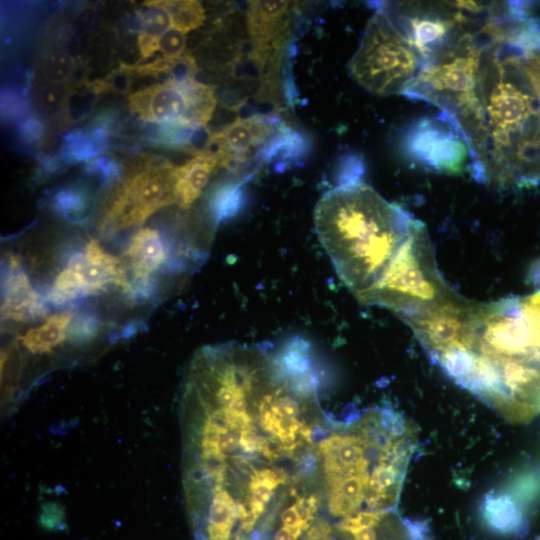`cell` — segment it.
Masks as SVG:
<instances>
[{
    "label": "cell",
    "instance_id": "6da1fadb",
    "mask_svg": "<svg viewBox=\"0 0 540 540\" xmlns=\"http://www.w3.org/2000/svg\"><path fill=\"white\" fill-rule=\"evenodd\" d=\"M415 220L359 178L325 192L314 210L318 239L357 298L378 281Z\"/></svg>",
    "mask_w": 540,
    "mask_h": 540
},
{
    "label": "cell",
    "instance_id": "7a4b0ae2",
    "mask_svg": "<svg viewBox=\"0 0 540 540\" xmlns=\"http://www.w3.org/2000/svg\"><path fill=\"white\" fill-rule=\"evenodd\" d=\"M455 294L437 267L424 223L416 219L378 281L358 300L389 309L405 322L434 309Z\"/></svg>",
    "mask_w": 540,
    "mask_h": 540
},
{
    "label": "cell",
    "instance_id": "3957f363",
    "mask_svg": "<svg viewBox=\"0 0 540 540\" xmlns=\"http://www.w3.org/2000/svg\"><path fill=\"white\" fill-rule=\"evenodd\" d=\"M422 65L410 40L380 9L369 19L348 68L366 90L386 96L403 94Z\"/></svg>",
    "mask_w": 540,
    "mask_h": 540
},
{
    "label": "cell",
    "instance_id": "277c9868",
    "mask_svg": "<svg viewBox=\"0 0 540 540\" xmlns=\"http://www.w3.org/2000/svg\"><path fill=\"white\" fill-rule=\"evenodd\" d=\"M403 147L407 156L424 168L456 174L467 166L474 177L477 175L478 158L470 139L459 122L444 111L410 126Z\"/></svg>",
    "mask_w": 540,
    "mask_h": 540
},
{
    "label": "cell",
    "instance_id": "5b68a950",
    "mask_svg": "<svg viewBox=\"0 0 540 540\" xmlns=\"http://www.w3.org/2000/svg\"><path fill=\"white\" fill-rule=\"evenodd\" d=\"M128 105L140 120L153 124L184 122L205 127L216 106L214 88L195 78L166 79L129 95Z\"/></svg>",
    "mask_w": 540,
    "mask_h": 540
},
{
    "label": "cell",
    "instance_id": "8992f818",
    "mask_svg": "<svg viewBox=\"0 0 540 540\" xmlns=\"http://www.w3.org/2000/svg\"><path fill=\"white\" fill-rule=\"evenodd\" d=\"M174 170L175 166L163 161L134 174L110 207L107 225L114 230L137 226L161 208L176 204Z\"/></svg>",
    "mask_w": 540,
    "mask_h": 540
},
{
    "label": "cell",
    "instance_id": "52a82bcc",
    "mask_svg": "<svg viewBox=\"0 0 540 540\" xmlns=\"http://www.w3.org/2000/svg\"><path fill=\"white\" fill-rule=\"evenodd\" d=\"M284 129L269 116L238 118L210 133L205 151L216 156L221 166L244 162L256 148L265 147Z\"/></svg>",
    "mask_w": 540,
    "mask_h": 540
},
{
    "label": "cell",
    "instance_id": "ba28073f",
    "mask_svg": "<svg viewBox=\"0 0 540 540\" xmlns=\"http://www.w3.org/2000/svg\"><path fill=\"white\" fill-rule=\"evenodd\" d=\"M460 12L451 14L417 10L403 17L407 29L401 31L410 40L423 64L435 60L455 46L449 44L463 21Z\"/></svg>",
    "mask_w": 540,
    "mask_h": 540
},
{
    "label": "cell",
    "instance_id": "9c48e42d",
    "mask_svg": "<svg viewBox=\"0 0 540 540\" xmlns=\"http://www.w3.org/2000/svg\"><path fill=\"white\" fill-rule=\"evenodd\" d=\"M67 266L81 274L87 295L97 294L111 284L127 291L131 285L122 262L104 251L96 240L86 245L85 252L73 255Z\"/></svg>",
    "mask_w": 540,
    "mask_h": 540
},
{
    "label": "cell",
    "instance_id": "30bf717a",
    "mask_svg": "<svg viewBox=\"0 0 540 540\" xmlns=\"http://www.w3.org/2000/svg\"><path fill=\"white\" fill-rule=\"evenodd\" d=\"M289 1H250L246 13L247 31L257 60H266L270 42L285 28Z\"/></svg>",
    "mask_w": 540,
    "mask_h": 540
},
{
    "label": "cell",
    "instance_id": "8fae6325",
    "mask_svg": "<svg viewBox=\"0 0 540 540\" xmlns=\"http://www.w3.org/2000/svg\"><path fill=\"white\" fill-rule=\"evenodd\" d=\"M44 305L32 287L19 260L12 257L4 282L2 316L15 321H31L44 315Z\"/></svg>",
    "mask_w": 540,
    "mask_h": 540
},
{
    "label": "cell",
    "instance_id": "7c38bea8",
    "mask_svg": "<svg viewBox=\"0 0 540 540\" xmlns=\"http://www.w3.org/2000/svg\"><path fill=\"white\" fill-rule=\"evenodd\" d=\"M218 166H221L218 158L203 151L183 165L175 167L176 204L188 209L202 194Z\"/></svg>",
    "mask_w": 540,
    "mask_h": 540
},
{
    "label": "cell",
    "instance_id": "4fadbf2b",
    "mask_svg": "<svg viewBox=\"0 0 540 540\" xmlns=\"http://www.w3.org/2000/svg\"><path fill=\"white\" fill-rule=\"evenodd\" d=\"M134 281L151 278L167 260V251L159 232L144 228L138 231L125 252Z\"/></svg>",
    "mask_w": 540,
    "mask_h": 540
},
{
    "label": "cell",
    "instance_id": "5bb4252c",
    "mask_svg": "<svg viewBox=\"0 0 540 540\" xmlns=\"http://www.w3.org/2000/svg\"><path fill=\"white\" fill-rule=\"evenodd\" d=\"M143 5L146 9L140 13L138 47L141 57L147 59L157 51L159 38L174 26V22L165 0L146 1Z\"/></svg>",
    "mask_w": 540,
    "mask_h": 540
},
{
    "label": "cell",
    "instance_id": "9a60e30c",
    "mask_svg": "<svg viewBox=\"0 0 540 540\" xmlns=\"http://www.w3.org/2000/svg\"><path fill=\"white\" fill-rule=\"evenodd\" d=\"M71 313L54 314L38 327L28 330L20 336L22 345L30 353L41 355L52 351L68 336Z\"/></svg>",
    "mask_w": 540,
    "mask_h": 540
},
{
    "label": "cell",
    "instance_id": "2e32d148",
    "mask_svg": "<svg viewBox=\"0 0 540 540\" xmlns=\"http://www.w3.org/2000/svg\"><path fill=\"white\" fill-rule=\"evenodd\" d=\"M242 182H225L213 189L209 210L215 226L236 215L244 203Z\"/></svg>",
    "mask_w": 540,
    "mask_h": 540
},
{
    "label": "cell",
    "instance_id": "e0dca14e",
    "mask_svg": "<svg viewBox=\"0 0 540 540\" xmlns=\"http://www.w3.org/2000/svg\"><path fill=\"white\" fill-rule=\"evenodd\" d=\"M107 142V131L103 126L90 133L74 132L66 137L64 156L73 161L97 157L105 149Z\"/></svg>",
    "mask_w": 540,
    "mask_h": 540
},
{
    "label": "cell",
    "instance_id": "ac0fdd59",
    "mask_svg": "<svg viewBox=\"0 0 540 540\" xmlns=\"http://www.w3.org/2000/svg\"><path fill=\"white\" fill-rule=\"evenodd\" d=\"M100 93L94 81L71 87L59 116L61 124L66 127L85 118L92 111Z\"/></svg>",
    "mask_w": 540,
    "mask_h": 540
},
{
    "label": "cell",
    "instance_id": "d6986e66",
    "mask_svg": "<svg viewBox=\"0 0 540 540\" xmlns=\"http://www.w3.org/2000/svg\"><path fill=\"white\" fill-rule=\"evenodd\" d=\"M83 296L87 294L81 274L67 266L55 279L48 300L53 305L61 306Z\"/></svg>",
    "mask_w": 540,
    "mask_h": 540
},
{
    "label": "cell",
    "instance_id": "ffe728a7",
    "mask_svg": "<svg viewBox=\"0 0 540 540\" xmlns=\"http://www.w3.org/2000/svg\"><path fill=\"white\" fill-rule=\"evenodd\" d=\"M54 209L69 220H79L84 217L89 207V195L79 187L60 189L53 197Z\"/></svg>",
    "mask_w": 540,
    "mask_h": 540
},
{
    "label": "cell",
    "instance_id": "44dd1931",
    "mask_svg": "<svg viewBox=\"0 0 540 540\" xmlns=\"http://www.w3.org/2000/svg\"><path fill=\"white\" fill-rule=\"evenodd\" d=\"M68 83H47L37 92L36 106L39 113L47 118L59 117L70 92Z\"/></svg>",
    "mask_w": 540,
    "mask_h": 540
},
{
    "label": "cell",
    "instance_id": "7402d4cb",
    "mask_svg": "<svg viewBox=\"0 0 540 540\" xmlns=\"http://www.w3.org/2000/svg\"><path fill=\"white\" fill-rule=\"evenodd\" d=\"M165 4L173 16L174 26L185 32L201 26L205 20V11L200 1H167Z\"/></svg>",
    "mask_w": 540,
    "mask_h": 540
},
{
    "label": "cell",
    "instance_id": "603a6c76",
    "mask_svg": "<svg viewBox=\"0 0 540 540\" xmlns=\"http://www.w3.org/2000/svg\"><path fill=\"white\" fill-rule=\"evenodd\" d=\"M486 519L501 532L518 531L523 526L520 513L504 498L486 504Z\"/></svg>",
    "mask_w": 540,
    "mask_h": 540
},
{
    "label": "cell",
    "instance_id": "cb8c5ba5",
    "mask_svg": "<svg viewBox=\"0 0 540 540\" xmlns=\"http://www.w3.org/2000/svg\"><path fill=\"white\" fill-rule=\"evenodd\" d=\"M75 69V60L62 51L53 52L43 64V75L48 83H67Z\"/></svg>",
    "mask_w": 540,
    "mask_h": 540
},
{
    "label": "cell",
    "instance_id": "d4e9b609",
    "mask_svg": "<svg viewBox=\"0 0 540 540\" xmlns=\"http://www.w3.org/2000/svg\"><path fill=\"white\" fill-rule=\"evenodd\" d=\"M99 319L92 313H81L72 317L68 329V338L74 343L91 341L98 333Z\"/></svg>",
    "mask_w": 540,
    "mask_h": 540
},
{
    "label": "cell",
    "instance_id": "484cf974",
    "mask_svg": "<svg viewBox=\"0 0 540 540\" xmlns=\"http://www.w3.org/2000/svg\"><path fill=\"white\" fill-rule=\"evenodd\" d=\"M186 34L178 27H171L158 40L157 51L168 58H178L183 55L186 46Z\"/></svg>",
    "mask_w": 540,
    "mask_h": 540
},
{
    "label": "cell",
    "instance_id": "4316f807",
    "mask_svg": "<svg viewBox=\"0 0 540 540\" xmlns=\"http://www.w3.org/2000/svg\"><path fill=\"white\" fill-rule=\"evenodd\" d=\"M133 67L124 65L113 70L105 79L97 80L102 92L126 94L130 91Z\"/></svg>",
    "mask_w": 540,
    "mask_h": 540
},
{
    "label": "cell",
    "instance_id": "83f0119b",
    "mask_svg": "<svg viewBox=\"0 0 540 540\" xmlns=\"http://www.w3.org/2000/svg\"><path fill=\"white\" fill-rule=\"evenodd\" d=\"M86 169L96 174L104 183L117 179L121 174L120 164L111 157L97 156L88 161Z\"/></svg>",
    "mask_w": 540,
    "mask_h": 540
},
{
    "label": "cell",
    "instance_id": "f1b7e54d",
    "mask_svg": "<svg viewBox=\"0 0 540 540\" xmlns=\"http://www.w3.org/2000/svg\"><path fill=\"white\" fill-rule=\"evenodd\" d=\"M266 441V439L259 436L253 430H244L240 432L239 446L246 453H253L255 451L261 452Z\"/></svg>",
    "mask_w": 540,
    "mask_h": 540
},
{
    "label": "cell",
    "instance_id": "f546056e",
    "mask_svg": "<svg viewBox=\"0 0 540 540\" xmlns=\"http://www.w3.org/2000/svg\"><path fill=\"white\" fill-rule=\"evenodd\" d=\"M20 131L28 142H36L42 138L44 126L41 121L32 117L22 124Z\"/></svg>",
    "mask_w": 540,
    "mask_h": 540
},
{
    "label": "cell",
    "instance_id": "4dcf8cb0",
    "mask_svg": "<svg viewBox=\"0 0 540 540\" xmlns=\"http://www.w3.org/2000/svg\"><path fill=\"white\" fill-rule=\"evenodd\" d=\"M281 520L283 524L287 527H295L298 525H303L304 529H307L305 525L303 524L295 505L283 511L281 515Z\"/></svg>",
    "mask_w": 540,
    "mask_h": 540
},
{
    "label": "cell",
    "instance_id": "1f68e13d",
    "mask_svg": "<svg viewBox=\"0 0 540 540\" xmlns=\"http://www.w3.org/2000/svg\"><path fill=\"white\" fill-rule=\"evenodd\" d=\"M330 533V526L324 521H318L308 531V540H321Z\"/></svg>",
    "mask_w": 540,
    "mask_h": 540
},
{
    "label": "cell",
    "instance_id": "d6a6232c",
    "mask_svg": "<svg viewBox=\"0 0 540 540\" xmlns=\"http://www.w3.org/2000/svg\"><path fill=\"white\" fill-rule=\"evenodd\" d=\"M303 529V525L282 527L277 531L274 540H296L301 535Z\"/></svg>",
    "mask_w": 540,
    "mask_h": 540
},
{
    "label": "cell",
    "instance_id": "836d02e7",
    "mask_svg": "<svg viewBox=\"0 0 540 540\" xmlns=\"http://www.w3.org/2000/svg\"><path fill=\"white\" fill-rule=\"evenodd\" d=\"M537 540H540V536L538 538H536Z\"/></svg>",
    "mask_w": 540,
    "mask_h": 540
},
{
    "label": "cell",
    "instance_id": "e575fe53",
    "mask_svg": "<svg viewBox=\"0 0 540 540\" xmlns=\"http://www.w3.org/2000/svg\"><path fill=\"white\" fill-rule=\"evenodd\" d=\"M534 540H537V539H534Z\"/></svg>",
    "mask_w": 540,
    "mask_h": 540
}]
</instances>
